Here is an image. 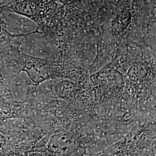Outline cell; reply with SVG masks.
I'll list each match as a JSON object with an SVG mask.
<instances>
[{"mask_svg": "<svg viewBox=\"0 0 156 156\" xmlns=\"http://www.w3.org/2000/svg\"><path fill=\"white\" fill-rule=\"evenodd\" d=\"M23 49L30 56L40 58L49 57L53 54V49L48 41L41 34L31 33L24 38Z\"/></svg>", "mask_w": 156, "mask_h": 156, "instance_id": "1", "label": "cell"}, {"mask_svg": "<svg viewBox=\"0 0 156 156\" xmlns=\"http://www.w3.org/2000/svg\"><path fill=\"white\" fill-rule=\"evenodd\" d=\"M84 62L90 65L94 61L97 55V46L95 39L90 36L84 39L83 42Z\"/></svg>", "mask_w": 156, "mask_h": 156, "instance_id": "2", "label": "cell"}]
</instances>
